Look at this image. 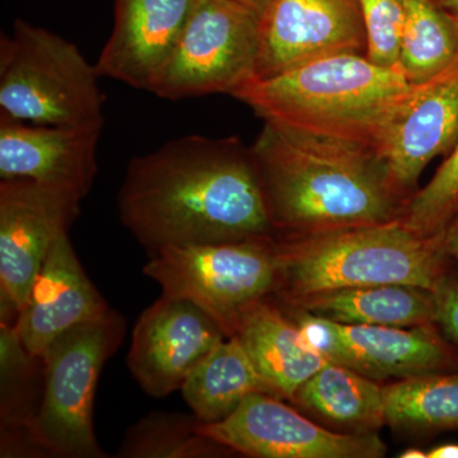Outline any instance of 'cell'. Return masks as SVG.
<instances>
[{
    "label": "cell",
    "instance_id": "1",
    "mask_svg": "<svg viewBox=\"0 0 458 458\" xmlns=\"http://www.w3.org/2000/svg\"><path fill=\"white\" fill-rule=\"evenodd\" d=\"M117 205L123 225L150 255L276 237L251 147L236 138L188 135L135 157Z\"/></svg>",
    "mask_w": 458,
    "mask_h": 458
},
{
    "label": "cell",
    "instance_id": "2",
    "mask_svg": "<svg viewBox=\"0 0 458 458\" xmlns=\"http://www.w3.org/2000/svg\"><path fill=\"white\" fill-rule=\"evenodd\" d=\"M251 152L276 237L396 221L408 207L372 144L265 122Z\"/></svg>",
    "mask_w": 458,
    "mask_h": 458
},
{
    "label": "cell",
    "instance_id": "3",
    "mask_svg": "<svg viewBox=\"0 0 458 458\" xmlns=\"http://www.w3.org/2000/svg\"><path fill=\"white\" fill-rule=\"evenodd\" d=\"M399 69L364 54H336L271 77L254 78L232 93L265 122L377 146L411 92Z\"/></svg>",
    "mask_w": 458,
    "mask_h": 458
},
{
    "label": "cell",
    "instance_id": "4",
    "mask_svg": "<svg viewBox=\"0 0 458 458\" xmlns=\"http://www.w3.org/2000/svg\"><path fill=\"white\" fill-rule=\"evenodd\" d=\"M278 282L273 295L282 304L336 289L408 284L433 291L454 264L441 234L428 238L403 219L276 237Z\"/></svg>",
    "mask_w": 458,
    "mask_h": 458
},
{
    "label": "cell",
    "instance_id": "5",
    "mask_svg": "<svg viewBox=\"0 0 458 458\" xmlns=\"http://www.w3.org/2000/svg\"><path fill=\"white\" fill-rule=\"evenodd\" d=\"M96 65L73 42L16 20L0 40L2 116L38 125L104 123Z\"/></svg>",
    "mask_w": 458,
    "mask_h": 458
},
{
    "label": "cell",
    "instance_id": "6",
    "mask_svg": "<svg viewBox=\"0 0 458 458\" xmlns=\"http://www.w3.org/2000/svg\"><path fill=\"white\" fill-rule=\"evenodd\" d=\"M125 335V321L110 310L57 336L41 355L44 386L33 437L42 454L104 458L93 428V403L105 363Z\"/></svg>",
    "mask_w": 458,
    "mask_h": 458
},
{
    "label": "cell",
    "instance_id": "7",
    "mask_svg": "<svg viewBox=\"0 0 458 458\" xmlns=\"http://www.w3.org/2000/svg\"><path fill=\"white\" fill-rule=\"evenodd\" d=\"M278 270L276 237L165 247L143 269L162 294L198 304L227 337L246 307L274 294Z\"/></svg>",
    "mask_w": 458,
    "mask_h": 458
},
{
    "label": "cell",
    "instance_id": "8",
    "mask_svg": "<svg viewBox=\"0 0 458 458\" xmlns=\"http://www.w3.org/2000/svg\"><path fill=\"white\" fill-rule=\"evenodd\" d=\"M261 20L233 0H198L149 92L165 99L231 95L258 75Z\"/></svg>",
    "mask_w": 458,
    "mask_h": 458
},
{
    "label": "cell",
    "instance_id": "9",
    "mask_svg": "<svg viewBox=\"0 0 458 458\" xmlns=\"http://www.w3.org/2000/svg\"><path fill=\"white\" fill-rule=\"evenodd\" d=\"M81 201L36 181H0L2 322H16L51 245L77 219Z\"/></svg>",
    "mask_w": 458,
    "mask_h": 458
},
{
    "label": "cell",
    "instance_id": "10",
    "mask_svg": "<svg viewBox=\"0 0 458 458\" xmlns=\"http://www.w3.org/2000/svg\"><path fill=\"white\" fill-rule=\"evenodd\" d=\"M201 433L233 454L258 458H381L378 433H337L269 394L247 397L233 414L200 423Z\"/></svg>",
    "mask_w": 458,
    "mask_h": 458
},
{
    "label": "cell",
    "instance_id": "11",
    "mask_svg": "<svg viewBox=\"0 0 458 458\" xmlns=\"http://www.w3.org/2000/svg\"><path fill=\"white\" fill-rule=\"evenodd\" d=\"M225 337L198 304L162 294L135 324L129 369L149 396L165 397L181 390L190 373Z\"/></svg>",
    "mask_w": 458,
    "mask_h": 458
},
{
    "label": "cell",
    "instance_id": "12",
    "mask_svg": "<svg viewBox=\"0 0 458 458\" xmlns=\"http://www.w3.org/2000/svg\"><path fill=\"white\" fill-rule=\"evenodd\" d=\"M360 0H274L261 18L256 78L336 54H364Z\"/></svg>",
    "mask_w": 458,
    "mask_h": 458
},
{
    "label": "cell",
    "instance_id": "13",
    "mask_svg": "<svg viewBox=\"0 0 458 458\" xmlns=\"http://www.w3.org/2000/svg\"><path fill=\"white\" fill-rule=\"evenodd\" d=\"M458 143V63L411 92L382 132L376 149L394 190L410 201L421 172Z\"/></svg>",
    "mask_w": 458,
    "mask_h": 458
},
{
    "label": "cell",
    "instance_id": "14",
    "mask_svg": "<svg viewBox=\"0 0 458 458\" xmlns=\"http://www.w3.org/2000/svg\"><path fill=\"white\" fill-rule=\"evenodd\" d=\"M104 123L38 125L0 114V180L26 179L87 197Z\"/></svg>",
    "mask_w": 458,
    "mask_h": 458
},
{
    "label": "cell",
    "instance_id": "15",
    "mask_svg": "<svg viewBox=\"0 0 458 458\" xmlns=\"http://www.w3.org/2000/svg\"><path fill=\"white\" fill-rule=\"evenodd\" d=\"M198 0H114V29L96 68L149 92L176 49Z\"/></svg>",
    "mask_w": 458,
    "mask_h": 458
},
{
    "label": "cell",
    "instance_id": "16",
    "mask_svg": "<svg viewBox=\"0 0 458 458\" xmlns=\"http://www.w3.org/2000/svg\"><path fill=\"white\" fill-rule=\"evenodd\" d=\"M110 310L84 271L66 232L51 245L12 327L26 352L41 358L57 336Z\"/></svg>",
    "mask_w": 458,
    "mask_h": 458
},
{
    "label": "cell",
    "instance_id": "17",
    "mask_svg": "<svg viewBox=\"0 0 458 458\" xmlns=\"http://www.w3.org/2000/svg\"><path fill=\"white\" fill-rule=\"evenodd\" d=\"M335 325L348 349V369L376 381L458 369V352L443 339L437 325Z\"/></svg>",
    "mask_w": 458,
    "mask_h": 458
},
{
    "label": "cell",
    "instance_id": "18",
    "mask_svg": "<svg viewBox=\"0 0 458 458\" xmlns=\"http://www.w3.org/2000/svg\"><path fill=\"white\" fill-rule=\"evenodd\" d=\"M231 336L242 344L279 399L291 401L307 379L330 363L309 345L293 319L270 298L246 307Z\"/></svg>",
    "mask_w": 458,
    "mask_h": 458
},
{
    "label": "cell",
    "instance_id": "19",
    "mask_svg": "<svg viewBox=\"0 0 458 458\" xmlns=\"http://www.w3.org/2000/svg\"><path fill=\"white\" fill-rule=\"evenodd\" d=\"M343 325L412 327L437 325L433 291L417 285L382 284L303 295L285 303Z\"/></svg>",
    "mask_w": 458,
    "mask_h": 458
},
{
    "label": "cell",
    "instance_id": "20",
    "mask_svg": "<svg viewBox=\"0 0 458 458\" xmlns=\"http://www.w3.org/2000/svg\"><path fill=\"white\" fill-rule=\"evenodd\" d=\"M291 403L337 433H378L386 426L384 385L339 364L316 372Z\"/></svg>",
    "mask_w": 458,
    "mask_h": 458
},
{
    "label": "cell",
    "instance_id": "21",
    "mask_svg": "<svg viewBox=\"0 0 458 458\" xmlns=\"http://www.w3.org/2000/svg\"><path fill=\"white\" fill-rule=\"evenodd\" d=\"M180 391L192 414L204 424L228 418L251 394L278 397L234 336L219 343L190 373Z\"/></svg>",
    "mask_w": 458,
    "mask_h": 458
},
{
    "label": "cell",
    "instance_id": "22",
    "mask_svg": "<svg viewBox=\"0 0 458 458\" xmlns=\"http://www.w3.org/2000/svg\"><path fill=\"white\" fill-rule=\"evenodd\" d=\"M386 426L411 437L458 430V369L384 385Z\"/></svg>",
    "mask_w": 458,
    "mask_h": 458
},
{
    "label": "cell",
    "instance_id": "23",
    "mask_svg": "<svg viewBox=\"0 0 458 458\" xmlns=\"http://www.w3.org/2000/svg\"><path fill=\"white\" fill-rule=\"evenodd\" d=\"M458 63V23L437 0H406L397 69L411 84L445 73Z\"/></svg>",
    "mask_w": 458,
    "mask_h": 458
},
{
    "label": "cell",
    "instance_id": "24",
    "mask_svg": "<svg viewBox=\"0 0 458 458\" xmlns=\"http://www.w3.org/2000/svg\"><path fill=\"white\" fill-rule=\"evenodd\" d=\"M195 415L152 412L126 432L117 457L201 458L233 454L201 433Z\"/></svg>",
    "mask_w": 458,
    "mask_h": 458
},
{
    "label": "cell",
    "instance_id": "25",
    "mask_svg": "<svg viewBox=\"0 0 458 458\" xmlns=\"http://www.w3.org/2000/svg\"><path fill=\"white\" fill-rule=\"evenodd\" d=\"M458 208V143L429 182L410 199L403 221L421 236H439Z\"/></svg>",
    "mask_w": 458,
    "mask_h": 458
},
{
    "label": "cell",
    "instance_id": "26",
    "mask_svg": "<svg viewBox=\"0 0 458 458\" xmlns=\"http://www.w3.org/2000/svg\"><path fill=\"white\" fill-rule=\"evenodd\" d=\"M360 2L366 31V56L377 65L397 69L406 23V0Z\"/></svg>",
    "mask_w": 458,
    "mask_h": 458
},
{
    "label": "cell",
    "instance_id": "27",
    "mask_svg": "<svg viewBox=\"0 0 458 458\" xmlns=\"http://www.w3.org/2000/svg\"><path fill=\"white\" fill-rule=\"evenodd\" d=\"M437 327L458 345V267L452 264L433 289Z\"/></svg>",
    "mask_w": 458,
    "mask_h": 458
},
{
    "label": "cell",
    "instance_id": "28",
    "mask_svg": "<svg viewBox=\"0 0 458 458\" xmlns=\"http://www.w3.org/2000/svg\"><path fill=\"white\" fill-rule=\"evenodd\" d=\"M442 245L445 254L450 256L458 265V208L450 222L447 223L441 233Z\"/></svg>",
    "mask_w": 458,
    "mask_h": 458
},
{
    "label": "cell",
    "instance_id": "29",
    "mask_svg": "<svg viewBox=\"0 0 458 458\" xmlns=\"http://www.w3.org/2000/svg\"><path fill=\"white\" fill-rule=\"evenodd\" d=\"M233 2L249 9L261 20L270 5L273 4L274 0H233Z\"/></svg>",
    "mask_w": 458,
    "mask_h": 458
},
{
    "label": "cell",
    "instance_id": "30",
    "mask_svg": "<svg viewBox=\"0 0 458 458\" xmlns=\"http://www.w3.org/2000/svg\"><path fill=\"white\" fill-rule=\"evenodd\" d=\"M428 458H458L457 443H445L428 451Z\"/></svg>",
    "mask_w": 458,
    "mask_h": 458
},
{
    "label": "cell",
    "instance_id": "31",
    "mask_svg": "<svg viewBox=\"0 0 458 458\" xmlns=\"http://www.w3.org/2000/svg\"><path fill=\"white\" fill-rule=\"evenodd\" d=\"M458 23V0H437Z\"/></svg>",
    "mask_w": 458,
    "mask_h": 458
},
{
    "label": "cell",
    "instance_id": "32",
    "mask_svg": "<svg viewBox=\"0 0 458 458\" xmlns=\"http://www.w3.org/2000/svg\"><path fill=\"white\" fill-rule=\"evenodd\" d=\"M400 458H428V452L417 447L406 448L401 452Z\"/></svg>",
    "mask_w": 458,
    "mask_h": 458
}]
</instances>
